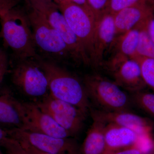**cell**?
Masks as SVG:
<instances>
[{
  "label": "cell",
  "instance_id": "cell-34",
  "mask_svg": "<svg viewBox=\"0 0 154 154\" xmlns=\"http://www.w3.org/2000/svg\"><path fill=\"white\" fill-rule=\"evenodd\" d=\"M0 154H4L2 152V150H1V149H0Z\"/></svg>",
  "mask_w": 154,
  "mask_h": 154
},
{
  "label": "cell",
  "instance_id": "cell-16",
  "mask_svg": "<svg viewBox=\"0 0 154 154\" xmlns=\"http://www.w3.org/2000/svg\"><path fill=\"white\" fill-rule=\"evenodd\" d=\"M17 99L7 88L0 90V126L22 129L21 116L17 106Z\"/></svg>",
  "mask_w": 154,
  "mask_h": 154
},
{
  "label": "cell",
  "instance_id": "cell-5",
  "mask_svg": "<svg viewBox=\"0 0 154 154\" xmlns=\"http://www.w3.org/2000/svg\"><path fill=\"white\" fill-rule=\"evenodd\" d=\"M28 1L30 6L39 12L60 35L70 50L76 63L91 66L82 45L70 28L58 6L52 0Z\"/></svg>",
  "mask_w": 154,
  "mask_h": 154
},
{
  "label": "cell",
  "instance_id": "cell-20",
  "mask_svg": "<svg viewBox=\"0 0 154 154\" xmlns=\"http://www.w3.org/2000/svg\"><path fill=\"white\" fill-rule=\"evenodd\" d=\"M146 22L140 26L136 54L134 57L138 56L154 59V43L146 30Z\"/></svg>",
  "mask_w": 154,
  "mask_h": 154
},
{
  "label": "cell",
  "instance_id": "cell-35",
  "mask_svg": "<svg viewBox=\"0 0 154 154\" xmlns=\"http://www.w3.org/2000/svg\"><path fill=\"white\" fill-rule=\"evenodd\" d=\"M150 154H154V149L152 151V152Z\"/></svg>",
  "mask_w": 154,
  "mask_h": 154
},
{
  "label": "cell",
  "instance_id": "cell-30",
  "mask_svg": "<svg viewBox=\"0 0 154 154\" xmlns=\"http://www.w3.org/2000/svg\"><path fill=\"white\" fill-rule=\"evenodd\" d=\"M111 154H143L141 152L134 146L119 150Z\"/></svg>",
  "mask_w": 154,
  "mask_h": 154
},
{
  "label": "cell",
  "instance_id": "cell-3",
  "mask_svg": "<svg viewBox=\"0 0 154 154\" xmlns=\"http://www.w3.org/2000/svg\"><path fill=\"white\" fill-rule=\"evenodd\" d=\"M27 12L36 51L46 60L57 61H75L70 50L60 35L36 9L30 6Z\"/></svg>",
  "mask_w": 154,
  "mask_h": 154
},
{
  "label": "cell",
  "instance_id": "cell-11",
  "mask_svg": "<svg viewBox=\"0 0 154 154\" xmlns=\"http://www.w3.org/2000/svg\"><path fill=\"white\" fill-rule=\"evenodd\" d=\"M103 65L113 76V82L121 88L131 93L146 88L139 64L132 59H110Z\"/></svg>",
  "mask_w": 154,
  "mask_h": 154
},
{
  "label": "cell",
  "instance_id": "cell-26",
  "mask_svg": "<svg viewBox=\"0 0 154 154\" xmlns=\"http://www.w3.org/2000/svg\"><path fill=\"white\" fill-rule=\"evenodd\" d=\"M8 61L5 53L2 51L0 54V87L2 83L4 77L8 71Z\"/></svg>",
  "mask_w": 154,
  "mask_h": 154
},
{
  "label": "cell",
  "instance_id": "cell-23",
  "mask_svg": "<svg viewBox=\"0 0 154 154\" xmlns=\"http://www.w3.org/2000/svg\"><path fill=\"white\" fill-rule=\"evenodd\" d=\"M91 13L96 22L99 21L104 14L107 13L110 0H87Z\"/></svg>",
  "mask_w": 154,
  "mask_h": 154
},
{
  "label": "cell",
  "instance_id": "cell-14",
  "mask_svg": "<svg viewBox=\"0 0 154 154\" xmlns=\"http://www.w3.org/2000/svg\"><path fill=\"white\" fill-rule=\"evenodd\" d=\"M154 14V0L125 8L113 15L116 36L143 24Z\"/></svg>",
  "mask_w": 154,
  "mask_h": 154
},
{
  "label": "cell",
  "instance_id": "cell-29",
  "mask_svg": "<svg viewBox=\"0 0 154 154\" xmlns=\"http://www.w3.org/2000/svg\"><path fill=\"white\" fill-rule=\"evenodd\" d=\"M18 141L29 154H52L42 151L24 141L19 140Z\"/></svg>",
  "mask_w": 154,
  "mask_h": 154
},
{
  "label": "cell",
  "instance_id": "cell-24",
  "mask_svg": "<svg viewBox=\"0 0 154 154\" xmlns=\"http://www.w3.org/2000/svg\"><path fill=\"white\" fill-rule=\"evenodd\" d=\"M0 146L5 149V154H29L18 141L9 137L0 143Z\"/></svg>",
  "mask_w": 154,
  "mask_h": 154
},
{
  "label": "cell",
  "instance_id": "cell-12",
  "mask_svg": "<svg viewBox=\"0 0 154 154\" xmlns=\"http://www.w3.org/2000/svg\"><path fill=\"white\" fill-rule=\"evenodd\" d=\"M91 117L106 124H113L132 129L139 135L151 133L153 123L148 119L142 117L130 111H107L91 109Z\"/></svg>",
  "mask_w": 154,
  "mask_h": 154
},
{
  "label": "cell",
  "instance_id": "cell-10",
  "mask_svg": "<svg viewBox=\"0 0 154 154\" xmlns=\"http://www.w3.org/2000/svg\"><path fill=\"white\" fill-rule=\"evenodd\" d=\"M6 129L9 137L26 142L42 151L52 154H82L81 146L74 137H54L16 128Z\"/></svg>",
  "mask_w": 154,
  "mask_h": 154
},
{
  "label": "cell",
  "instance_id": "cell-32",
  "mask_svg": "<svg viewBox=\"0 0 154 154\" xmlns=\"http://www.w3.org/2000/svg\"><path fill=\"white\" fill-rule=\"evenodd\" d=\"M8 137L6 129H4L2 127L0 126V143Z\"/></svg>",
  "mask_w": 154,
  "mask_h": 154
},
{
  "label": "cell",
  "instance_id": "cell-8",
  "mask_svg": "<svg viewBox=\"0 0 154 154\" xmlns=\"http://www.w3.org/2000/svg\"><path fill=\"white\" fill-rule=\"evenodd\" d=\"M33 102L65 129L72 137H76L82 130L87 116L74 105L54 98L50 93Z\"/></svg>",
  "mask_w": 154,
  "mask_h": 154
},
{
  "label": "cell",
  "instance_id": "cell-22",
  "mask_svg": "<svg viewBox=\"0 0 154 154\" xmlns=\"http://www.w3.org/2000/svg\"><path fill=\"white\" fill-rule=\"evenodd\" d=\"M152 0H110L107 13L114 15L125 8Z\"/></svg>",
  "mask_w": 154,
  "mask_h": 154
},
{
  "label": "cell",
  "instance_id": "cell-27",
  "mask_svg": "<svg viewBox=\"0 0 154 154\" xmlns=\"http://www.w3.org/2000/svg\"><path fill=\"white\" fill-rule=\"evenodd\" d=\"M19 0H0V17L16 7Z\"/></svg>",
  "mask_w": 154,
  "mask_h": 154
},
{
  "label": "cell",
  "instance_id": "cell-25",
  "mask_svg": "<svg viewBox=\"0 0 154 154\" xmlns=\"http://www.w3.org/2000/svg\"><path fill=\"white\" fill-rule=\"evenodd\" d=\"M143 154H150L154 149V141L151 133L139 135L137 141L134 145Z\"/></svg>",
  "mask_w": 154,
  "mask_h": 154
},
{
  "label": "cell",
  "instance_id": "cell-13",
  "mask_svg": "<svg viewBox=\"0 0 154 154\" xmlns=\"http://www.w3.org/2000/svg\"><path fill=\"white\" fill-rule=\"evenodd\" d=\"M116 36L113 15L106 13L96 22L92 67L96 69L103 66L105 54Z\"/></svg>",
  "mask_w": 154,
  "mask_h": 154
},
{
  "label": "cell",
  "instance_id": "cell-21",
  "mask_svg": "<svg viewBox=\"0 0 154 154\" xmlns=\"http://www.w3.org/2000/svg\"><path fill=\"white\" fill-rule=\"evenodd\" d=\"M132 59L139 64L144 82L154 93V59L138 56Z\"/></svg>",
  "mask_w": 154,
  "mask_h": 154
},
{
  "label": "cell",
  "instance_id": "cell-17",
  "mask_svg": "<svg viewBox=\"0 0 154 154\" xmlns=\"http://www.w3.org/2000/svg\"><path fill=\"white\" fill-rule=\"evenodd\" d=\"M93 123L81 146L82 154H105V128L106 123L92 117Z\"/></svg>",
  "mask_w": 154,
  "mask_h": 154
},
{
  "label": "cell",
  "instance_id": "cell-31",
  "mask_svg": "<svg viewBox=\"0 0 154 154\" xmlns=\"http://www.w3.org/2000/svg\"><path fill=\"white\" fill-rule=\"evenodd\" d=\"M69 1H70L72 3L75 4L77 5L82 7L88 11L91 12L90 8H89V6H88L87 0H69Z\"/></svg>",
  "mask_w": 154,
  "mask_h": 154
},
{
  "label": "cell",
  "instance_id": "cell-36",
  "mask_svg": "<svg viewBox=\"0 0 154 154\" xmlns=\"http://www.w3.org/2000/svg\"><path fill=\"white\" fill-rule=\"evenodd\" d=\"M1 52H2V50H1V49H0V54H1Z\"/></svg>",
  "mask_w": 154,
  "mask_h": 154
},
{
  "label": "cell",
  "instance_id": "cell-7",
  "mask_svg": "<svg viewBox=\"0 0 154 154\" xmlns=\"http://www.w3.org/2000/svg\"><path fill=\"white\" fill-rule=\"evenodd\" d=\"M68 24L85 48L92 66L96 21L91 12L67 0L58 6Z\"/></svg>",
  "mask_w": 154,
  "mask_h": 154
},
{
  "label": "cell",
  "instance_id": "cell-19",
  "mask_svg": "<svg viewBox=\"0 0 154 154\" xmlns=\"http://www.w3.org/2000/svg\"><path fill=\"white\" fill-rule=\"evenodd\" d=\"M131 102L145 112L154 117V93L144 91L131 93Z\"/></svg>",
  "mask_w": 154,
  "mask_h": 154
},
{
  "label": "cell",
  "instance_id": "cell-2",
  "mask_svg": "<svg viewBox=\"0 0 154 154\" xmlns=\"http://www.w3.org/2000/svg\"><path fill=\"white\" fill-rule=\"evenodd\" d=\"M1 36L17 59L35 58L38 56L27 13L16 7L0 17Z\"/></svg>",
  "mask_w": 154,
  "mask_h": 154
},
{
  "label": "cell",
  "instance_id": "cell-28",
  "mask_svg": "<svg viewBox=\"0 0 154 154\" xmlns=\"http://www.w3.org/2000/svg\"><path fill=\"white\" fill-rule=\"evenodd\" d=\"M145 26L149 37L154 43V14L151 15L147 19Z\"/></svg>",
  "mask_w": 154,
  "mask_h": 154
},
{
  "label": "cell",
  "instance_id": "cell-18",
  "mask_svg": "<svg viewBox=\"0 0 154 154\" xmlns=\"http://www.w3.org/2000/svg\"><path fill=\"white\" fill-rule=\"evenodd\" d=\"M141 25L116 36L107 52L112 51L111 56L131 59L134 57L136 54Z\"/></svg>",
  "mask_w": 154,
  "mask_h": 154
},
{
  "label": "cell",
  "instance_id": "cell-15",
  "mask_svg": "<svg viewBox=\"0 0 154 154\" xmlns=\"http://www.w3.org/2000/svg\"><path fill=\"white\" fill-rule=\"evenodd\" d=\"M139 134L134 131L113 124H106L105 128V154L134 145Z\"/></svg>",
  "mask_w": 154,
  "mask_h": 154
},
{
  "label": "cell",
  "instance_id": "cell-9",
  "mask_svg": "<svg viewBox=\"0 0 154 154\" xmlns=\"http://www.w3.org/2000/svg\"><path fill=\"white\" fill-rule=\"evenodd\" d=\"M16 104L22 119L21 129L54 137H72L65 129L43 112L35 102H22L17 99Z\"/></svg>",
  "mask_w": 154,
  "mask_h": 154
},
{
  "label": "cell",
  "instance_id": "cell-6",
  "mask_svg": "<svg viewBox=\"0 0 154 154\" xmlns=\"http://www.w3.org/2000/svg\"><path fill=\"white\" fill-rule=\"evenodd\" d=\"M11 80L22 94L33 102L49 94L47 77L35 58L18 60L12 70Z\"/></svg>",
  "mask_w": 154,
  "mask_h": 154
},
{
  "label": "cell",
  "instance_id": "cell-1",
  "mask_svg": "<svg viewBox=\"0 0 154 154\" xmlns=\"http://www.w3.org/2000/svg\"><path fill=\"white\" fill-rule=\"evenodd\" d=\"M35 59L47 77L50 94L74 105L87 116L91 104L84 83L56 63L38 56Z\"/></svg>",
  "mask_w": 154,
  "mask_h": 154
},
{
  "label": "cell",
  "instance_id": "cell-33",
  "mask_svg": "<svg viewBox=\"0 0 154 154\" xmlns=\"http://www.w3.org/2000/svg\"><path fill=\"white\" fill-rule=\"evenodd\" d=\"M53 2H54L58 6L60 5L62 3L65 2L67 0H52Z\"/></svg>",
  "mask_w": 154,
  "mask_h": 154
},
{
  "label": "cell",
  "instance_id": "cell-4",
  "mask_svg": "<svg viewBox=\"0 0 154 154\" xmlns=\"http://www.w3.org/2000/svg\"><path fill=\"white\" fill-rule=\"evenodd\" d=\"M83 83L89 100L107 111H130V97L113 81L97 74L86 75Z\"/></svg>",
  "mask_w": 154,
  "mask_h": 154
}]
</instances>
